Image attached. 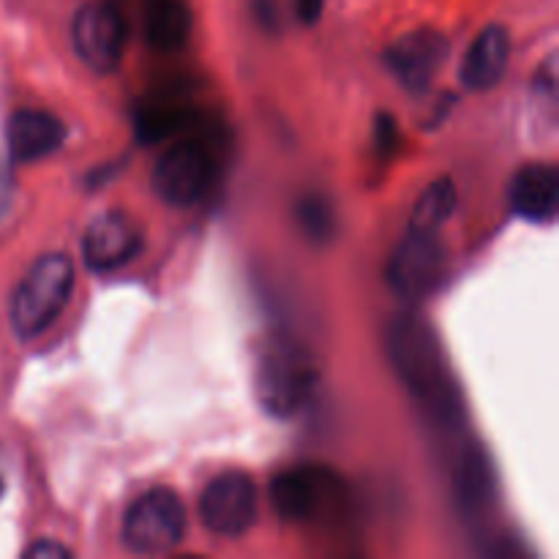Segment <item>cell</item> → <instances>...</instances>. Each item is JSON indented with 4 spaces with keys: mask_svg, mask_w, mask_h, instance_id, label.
I'll list each match as a JSON object with an SVG mask.
<instances>
[{
    "mask_svg": "<svg viewBox=\"0 0 559 559\" xmlns=\"http://www.w3.org/2000/svg\"><path fill=\"white\" fill-rule=\"evenodd\" d=\"M448 55V41L437 31H413L385 49V66L407 91L420 93L429 87L431 76Z\"/></svg>",
    "mask_w": 559,
    "mask_h": 559,
    "instance_id": "cell-10",
    "label": "cell"
},
{
    "mask_svg": "<svg viewBox=\"0 0 559 559\" xmlns=\"http://www.w3.org/2000/svg\"><path fill=\"white\" fill-rule=\"evenodd\" d=\"M180 120L183 115L175 107H142V112L136 115V131L145 142H156L180 129Z\"/></svg>",
    "mask_w": 559,
    "mask_h": 559,
    "instance_id": "cell-18",
    "label": "cell"
},
{
    "mask_svg": "<svg viewBox=\"0 0 559 559\" xmlns=\"http://www.w3.org/2000/svg\"><path fill=\"white\" fill-rule=\"evenodd\" d=\"M5 491V473H3V464H0V497H3Z\"/></svg>",
    "mask_w": 559,
    "mask_h": 559,
    "instance_id": "cell-23",
    "label": "cell"
},
{
    "mask_svg": "<svg viewBox=\"0 0 559 559\" xmlns=\"http://www.w3.org/2000/svg\"><path fill=\"white\" fill-rule=\"evenodd\" d=\"M445 273V249L440 233H418L409 229L388 262V284L402 298L418 300L440 284Z\"/></svg>",
    "mask_w": 559,
    "mask_h": 559,
    "instance_id": "cell-5",
    "label": "cell"
},
{
    "mask_svg": "<svg viewBox=\"0 0 559 559\" xmlns=\"http://www.w3.org/2000/svg\"><path fill=\"white\" fill-rule=\"evenodd\" d=\"M200 519L213 535L240 538L257 522V486L243 473H224L205 486Z\"/></svg>",
    "mask_w": 559,
    "mask_h": 559,
    "instance_id": "cell-7",
    "label": "cell"
},
{
    "mask_svg": "<svg viewBox=\"0 0 559 559\" xmlns=\"http://www.w3.org/2000/svg\"><path fill=\"white\" fill-rule=\"evenodd\" d=\"M328 495V475L314 467L284 469L271 484V502L284 522H306Z\"/></svg>",
    "mask_w": 559,
    "mask_h": 559,
    "instance_id": "cell-13",
    "label": "cell"
},
{
    "mask_svg": "<svg viewBox=\"0 0 559 559\" xmlns=\"http://www.w3.org/2000/svg\"><path fill=\"white\" fill-rule=\"evenodd\" d=\"M142 227L129 213L109 211L93 218L82 235V260L93 273H115L142 251Z\"/></svg>",
    "mask_w": 559,
    "mask_h": 559,
    "instance_id": "cell-9",
    "label": "cell"
},
{
    "mask_svg": "<svg viewBox=\"0 0 559 559\" xmlns=\"http://www.w3.org/2000/svg\"><path fill=\"white\" fill-rule=\"evenodd\" d=\"M66 140V126L58 115L44 109H16L5 126V145L14 164H31L58 151Z\"/></svg>",
    "mask_w": 559,
    "mask_h": 559,
    "instance_id": "cell-11",
    "label": "cell"
},
{
    "mask_svg": "<svg viewBox=\"0 0 559 559\" xmlns=\"http://www.w3.org/2000/svg\"><path fill=\"white\" fill-rule=\"evenodd\" d=\"M298 218L306 235L320 240V243L331 238L333 229H336V216H333V207L328 205L325 197H304L298 205Z\"/></svg>",
    "mask_w": 559,
    "mask_h": 559,
    "instance_id": "cell-17",
    "label": "cell"
},
{
    "mask_svg": "<svg viewBox=\"0 0 559 559\" xmlns=\"http://www.w3.org/2000/svg\"><path fill=\"white\" fill-rule=\"evenodd\" d=\"M74 52L96 74L118 69L126 44V27L118 9L109 3H87L74 14L71 25Z\"/></svg>",
    "mask_w": 559,
    "mask_h": 559,
    "instance_id": "cell-8",
    "label": "cell"
},
{
    "mask_svg": "<svg viewBox=\"0 0 559 559\" xmlns=\"http://www.w3.org/2000/svg\"><path fill=\"white\" fill-rule=\"evenodd\" d=\"M11 197H14V183H11V169L9 164L0 162V218L9 213Z\"/></svg>",
    "mask_w": 559,
    "mask_h": 559,
    "instance_id": "cell-22",
    "label": "cell"
},
{
    "mask_svg": "<svg viewBox=\"0 0 559 559\" xmlns=\"http://www.w3.org/2000/svg\"><path fill=\"white\" fill-rule=\"evenodd\" d=\"M511 63V33L502 25H489L475 36L462 60V76L467 91H491Z\"/></svg>",
    "mask_w": 559,
    "mask_h": 559,
    "instance_id": "cell-14",
    "label": "cell"
},
{
    "mask_svg": "<svg viewBox=\"0 0 559 559\" xmlns=\"http://www.w3.org/2000/svg\"><path fill=\"white\" fill-rule=\"evenodd\" d=\"M508 202L524 222H555L559 211V173L551 164H527L513 175Z\"/></svg>",
    "mask_w": 559,
    "mask_h": 559,
    "instance_id": "cell-12",
    "label": "cell"
},
{
    "mask_svg": "<svg viewBox=\"0 0 559 559\" xmlns=\"http://www.w3.org/2000/svg\"><path fill=\"white\" fill-rule=\"evenodd\" d=\"M317 385H320V366L304 344L276 338V342H267L257 355V402L273 418L298 415L311 402Z\"/></svg>",
    "mask_w": 559,
    "mask_h": 559,
    "instance_id": "cell-2",
    "label": "cell"
},
{
    "mask_svg": "<svg viewBox=\"0 0 559 559\" xmlns=\"http://www.w3.org/2000/svg\"><path fill=\"white\" fill-rule=\"evenodd\" d=\"M25 555L31 559H69L71 551L66 549V546L55 544V540H38V544L31 546Z\"/></svg>",
    "mask_w": 559,
    "mask_h": 559,
    "instance_id": "cell-19",
    "label": "cell"
},
{
    "mask_svg": "<svg viewBox=\"0 0 559 559\" xmlns=\"http://www.w3.org/2000/svg\"><path fill=\"white\" fill-rule=\"evenodd\" d=\"M213 164L205 147L194 140L175 142L153 167V189L167 205L191 207L205 197Z\"/></svg>",
    "mask_w": 559,
    "mask_h": 559,
    "instance_id": "cell-6",
    "label": "cell"
},
{
    "mask_svg": "<svg viewBox=\"0 0 559 559\" xmlns=\"http://www.w3.org/2000/svg\"><path fill=\"white\" fill-rule=\"evenodd\" d=\"M393 142H396V126H393V118L391 115H380V120H377V147H380L382 153H388L393 147Z\"/></svg>",
    "mask_w": 559,
    "mask_h": 559,
    "instance_id": "cell-21",
    "label": "cell"
},
{
    "mask_svg": "<svg viewBox=\"0 0 559 559\" xmlns=\"http://www.w3.org/2000/svg\"><path fill=\"white\" fill-rule=\"evenodd\" d=\"M123 544L134 555H167L186 535V508L173 489L136 497L123 516Z\"/></svg>",
    "mask_w": 559,
    "mask_h": 559,
    "instance_id": "cell-4",
    "label": "cell"
},
{
    "mask_svg": "<svg viewBox=\"0 0 559 559\" xmlns=\"http://www.w3.org/2000/svg\"><path fill=\"white\" fill-rule=\"evenodd\" d=\"M74 289V262L66 254H44L16 284L9 304L11 328L20 338H36L66 309Z\"/></svg>",
    "mask_w": 559,
    "mask_h": 559,
    "instance_id": "cell-3",
    "label": "cell"
},
{
    "mask_svg": "<svg viewBox=\"0 0 559 559\" xmlns=\"http://www.w3.org/2000/svg\"><path fill=\"white\" fill-rule=\"evenodd\" d=\"M453 211H456V186H453V180H435L420 194L413 218H409V229H418V233H440L442 224L453 216Z\"/></svg>",
    "mask_w": 559,
    "mask_h": 559,
    "instance_id": "cell-16",
    "label": "cell"
},
{
    "mask_svg": "<svg viewBox=\"0 0 559 559\" xmlns=\"http://www.w3.org/2000/svg\"><path fill=\"white\" fill-rule=\"evenodd\" d=\"M295 11H298V20L304 25H314L325 11V0H295Z\"/></svg>",
    "mask_w": 559,
    "mask_h": 559,
    "instance_id": "cell-20",
    "label": "cell"
},
{
    "mask_svg": "<svg viewBox=\"0 0 559 559\" xmlns=\"http://www.w3.org/2000/svg\"><path fill=\"white\" fill-rule=\"evenodd\" d=\"M391 360L396 366L399 377L415 402L442 426H456L464 420L462 393H459L453 371L448 369V360L442 347L437 344L435 331L418 317H399L391 328Z\"/></svg>",
    "mask_w": 559,
    "mask_h": 559,
    "instance_id": "cell-1",
    "label": "cell"
},
{
    "mask_svg": "<svg viewBox=\"0 0 559 559\" xmlns=\"http://www.w3.org/2000/svg\"><path fill=\"white\" fill-rule=\"evenodd\" d=\"M145 36L158 52L183 49L191 36V11L186 0H147Z\"/></svg>",
    "mask_w": 559,
    "mask_h": 559,
    "instance_id": "cell-15",
    "label": "cell"
}]
</instances>
